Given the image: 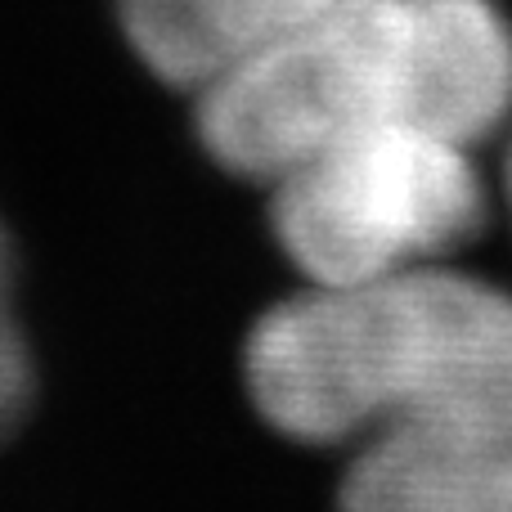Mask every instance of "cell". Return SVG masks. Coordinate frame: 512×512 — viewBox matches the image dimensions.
<instances>
[{"instance_id": "obj_3", "label": "cell", "mask_w": 512, "mask_h": 512, "mask_svg": "<svg viewBox=\"0 0 512 512\" xmlns=\"http://www.w3.org/2000/svg\"><path fill=\"white\" fill-rule=\"evenodd\" d=\"M292 279L346 288L459 261L490 221L477 149L432 131L337 140L265 185Z\"/></svg>"}, {"instance_id": "obj_4", "label": "cell", "mask_w": 512, "mask_h": 512, "mask_svg": "<svg viewBox=\"0 0 512 512\" xmlns=\"http://www.w3.org/2000/svg\"><path fill=\"white\" fill-rule=\"evenodd\" d=\"M337 0H117L126 41L167 86L207 90L248 68Z\"/></svg>"}, {"instance_id": "obj_6", "label": "cell", "mask_w": 512, "mask_h": 512, "mask_svg": "<svg viewBox=\"0 0 512 512\" xmlns=\"http://www.w3.org/2000/svg\"><path fill=\"white\" fill-rule=\"evenodd\" d=\"M504 203H508V216H512V140H508V153H504Z\"/></svg>"}, {"instance_id": "obj_5", "label": "cell", "mask_w": 512, "mask_h": 512, "mask_svg": "<svg viewBox=\"0 0 512 512\" xmlns=\"http://www.w3.org/2000/svg\"><path fill=\"white\" fill-rule=\"evenodd\" d=\"M32 346L23 337V324L14 315V252L0 230V441L27 418L32 405Z\"/></svg>"}, {"instance_id": "obj_1", "label": "cell", "mask_w": 512, "mask_h": 512, "mask_svg": "<svg viewBox=\"0 0 512 512\" xmlns=\"http://www.w3.org/2000/svg\"><path fill=\"white\" fill-rule=\"evenodd\" d=\"M248 409L333 459V512H512V288L459 261L292 283L239 342Z\"/></svg>"}, {"instance_id": "obj_2", "label": "cell", "mask_w": 512, "mask_h": 512, "mask_svg": "<svg viewBox=\"0 0 512 512\" xmlns=\"http://www.w3.org/2000/svg\"><path fill=\"white\" fill-rule=\"evenodd\" d=\"M194 104L212 162L261 189L360 135L432 131L481 149L512 117V27L495 0H337Z\"/></svg>"}]
</instances>
